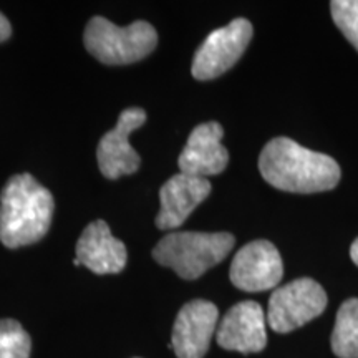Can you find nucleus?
Returning <instances> with one entry per match:
<instances>
[{
  "label": "nucleus",
  "mask_w": 358,
  "mask_h": 358,
  "mask_svg": "<svg viewBox=\"0 0 358 358\" xmlns=\"http://www.w3.org/2000/svg\"><path fill=\"white\" fill-rule=\"evenodd\" d=\"M77 259L93 274H120L127 266L128 252L122 241L111 234L108 224L98 219L80 236Z\"/></svg>",
  "instance_id": "ddd939ff"
},
{
  "label": "nucleus",
  "mask_w": 358,
  "mask_h": 358,
  "mask_svg": "<svg viewBox=\"0 0 358 358\" xmlns=\"http://www.w3.org/2000/svg\"><path fill=\"white\" fill-rule=\"evenodd\" d=\"M146 111L143 108H128L122 111L116 127L105 134L98 143L96 158L101 174L108 179H118L140 169L141 158L129 145V134L143 127Z\"/></svg>",
  "instance_id": "6e6552de"
},
{
  "label": "nucleus",
  "mask_w": 358,
  "mask_h": 358,
  "mask_svg": "<svg viewBox=\"0 0 358 358\" xmlns=\"http://www.w3.org/2000/svg\"><path fill=\"white\" fill-rule=\"evenodd\" d=\"M259 171L271 186L297 194L334 189L342 174L334 158L284 136L274 138L264 146Z\"/></svg>",
  "instance_id": "f257e3e1"
},
{
  "label": "nucleus",
  "mask_w": 358,
  "mask_h": 358,
  "mask_svg": "<svg viewBox=\"0 0 358 358\" xmlns=\"http://www.w3.org/2000/svg\"><path fill=\"white\" fill-rule=\"evenodd\" d=\"M224 129L216 122H208L192 129L186 146L179 155L181 173L206 178L221 174L229 163V153L221 143Z\"/></svg>",
  "instance_id": "f8f14e48"
},
{
  "label": "nucleus",
  "mask_w": 358,
  "mask_h": 358,
  "mask_svg": "<svg viewBox=\"0 0 358 358\" xmlns=\"http://www.w3.org/2000/svg\"><path fill=\"white\" fill-rule=\"evenodd\" d=\"M12 27L8 24L7 17L0 12V42H6V40L10 37Z\"/></svg>",
  "instance_id": "f3484780"
},
{
  "label": "nucleus",
  "mask_w": 358,
  "mask_h": 358,
  "mask_svg": "<svg viewBox=\"0 0 358 358\" xmlns=\"http://www.w3.org/2000/svg\"><path fill=\"white\" fill-rule=\"evenodd\" d=\"M216 340L224 350L241 353L262 352L267 345L266 315L257 302L236 303L217 325Z\"/></svg>",
  "instance_id": "9d476101"
},
{
  "label": "nucleus",
  "mask_w": 358,
  "mask_h": 358,
  "mask_svg": "<svg viewBox=\"0 0 358 358\" xmlns=\"http://www.w3.org/2000/svg\"><path fill=\"white\" fill-rule=\"evenodd\" d=\"M350 257H352V261L358 266V237L355 241H353V244L350 248Z\"/></svg>",
  "instance_id": "a211bd4d"
},
{
  "label": "nucleus",
  "mask_w": 358,
  "mask_h": 358,
  "mask_svg": "<svg viewBox=\"0 0 358 358\" xmlns=\"http://www.w3.org/2000/svg\"><path fill=\"white\" fill-rule=\"evenodd\" d=\"M219 310L213 302H187L174 320L171 347L178 358H203L217 330Z\"/></svg>",
  "instance_id": "1a4fd4ad"
},
{
  "label": "nucleus",
  "mask_w": 358,
  "mask_h": 358,
  "mask_svg": "<svg viewBox=\"0 0 358 358\" xmlns=\"http://www.w3.org/2000/svg\"><path fill=\"white\" fill-rule=\"evenodd\" d=\"M85 48L105 65H128L150 55L158 45L155 27L136 20L128 27L111 24L105 17H93L85 29Z\"/></svg>",
  "instance_id": "20e7f679"
},
{
  "label": "nucleus",
  "mask_w": 358,
  "mask_h": 358,
  "mask_svg": "<svg viewBox=\"0 0 358 358\" xmlns=\"http://www.w3.org/2000/svg\"><path fill=\"white\" fill-rule=\"evenodd\" d=\"M32 340L17 320H0V358H29Z\"/></svg>",
  "instance_id": "2eb2a0df"
},
{
  "label": "nucleus",
  "mask_w": 358,
  "mask_h": 358,
  "mask_svg": "<svg viewBox=\"0 0 358 358\" xmlns=\"http://www.w3.org/2000/svg\"><path fill=\"white\" fill-rule=\"evenodd\" d=\"M327 307V294L308 277L275 289L268 299L267 324L277 334H289L317 319Z\"/></svg>",
  "instance_id": "39448f33"
},
{
  "label": "nucleus",
  "mask_w": 358,
  "mask_h": 358,
  "mask_svg": "<svg viewBox=\"0 0 358 358\" xmlns=\"http://www.w3.org/2000/svg\"><path fill=\"white\" fill-rule=\"evenodd\" d=\"M330 340L338 358H358V299H348L340 306Z\"/></svg>",
  "instance_id": "4468645a"
},
{
  "label": "nucleus",
  "mask_w": 358,
  "mask_h": 358,
  "mask_svg": "<svg viewBox=\"0 0 358 358\" xmlns=\"http://www.w3.org/2000/svg\"><path fill=\"white\" fill-rule=\"evenodd\" d=\"M211 182L206 178L174 174L159 189V213L156 216V226L163 231H173L181 227L203 201L211 194Z\"/></svg>",
  "instance_id": "9b49d317"
},
{
  "label": "nucleus",
  "mask_w": 358,
  "mask_h": 358,
  "mask_svg": "<svg viewBox=\"0 0 358 358\" xmlns=\"http://www.w3.org/2000/svg\"><path fill=\"white\" fill-rule=\"evenodd\" d=\"M330 10L335 25L358 50V0H334Z\"/></svg>",
  "instance_id": "dca6fc26"
},
{
  "label": "nucleus",
  "mask_w": 358,
  "mask_h": 358,
  "mask_svg": "<svg viewBox=\"0 0 358 358\" xmlns=\"http://www.w3.org/2000/svg\"><path fill=\"white\" fill-rule=\"evenodd\" d=\"M229 232H171L153 249L155 261L173 268L181 279L194 280L217 266L234 248Z\"/></svg>",
  "instance_id": "7ed1b4c3"
},
{
  "label": "nucleus",
  "mask_w": 358,
  "mask_h": 358,
  "mask_svg": "<svg viewBox=\"0 0 358 358\" xmlns=\"http://www.w3.org/2000/svg\"><path fill=\"white\" fill-rule=\"evenodd\" d=\"M252 24L236 19L206 37L192 58V77L201 82L214 80L237 64L252 38Z\"/></svg>",
  "instance_id": "423d86ee"
},
{
  "label": "nucleus",
  "mask_w": 358,
  "mask_h": 358,
  "mask_svg": "<svg viewBox=\"0 0 358 358\" xmlns=\"http://www.w3.org/2000/svg\"><path fill=\"white\" fill-rule=\"evenodd\" d=\"M53 196L32 174H15L0 192V241L8 249L37 243L48 232Z\"/></svg>",
  "instance_id": "f03ea898"
},
{
  "label": "nucleus",
  "mask_w": 358,
  "mask_h": 358,
  "mask_svg": "<svg viewBox=\"0 0 358 358\" xmlns=\"http://www.w3.org/2000/svg\"><path fill=\"white\" fill-rule=\"evenodd\" d=\"M284 275L279 250L268 241L259 239L237 250L231 264V282L244 292L274 289Z\"/></svg>",
  "instance_id": "0eeeda50"
}]
</instances>
